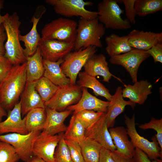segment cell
<instances>
[{
	"label": "cell",
	"instance_id": "obj_37",
	"mask_svg": "<svg viewBox=\"0 0 162 162\" xmlns=\"http://www.w3.org/2000/svg\"><path fill=\"white\" fill-rule=\"evenodd\" d=\"M139 128L143 130L148 129L154 130L157 132L155 136L162 150V118L156 119L152 117L148 123L140 125Z\"/></svg>",
	"mask_w": 162,
	"mask_h": 162
},
{
	"label": "cell",
	"instance_id": "obj_14",
	"mask_svg": "<svg viewBox=\"0 0 162 162\" xmlns=\"http://www.w3.org/2000/svg\"><path fill=\"white\" fill-rule=\"evenodd\" d=\"M85 137L91 139L100 144L103 147L112 152L116 150L108 129L106 113L86 130Z\"/></svg>",
	"mask_w": 162,
	"mask_h": 162
},
{
	"label": "cell",
	"instance_id": "obj_16",
	"mask_svg": "<svg viewBox=\"0 0 162 162\" xmlns=\"http://www.w3.org/2000/svg\"><path fill=\"white\" fill-rule=\"evenodd\" d=\"M7 118L0 122V135L16 133L25 134L28 133L26 127L25 118H22L20 101L9 111Z\"/></svg>",
	"mask_w": 162,
	"mask_h": 162
},
{
	"label": "cell",
	"instance_id": "obj_45",
	"mask_svg": "<svg viewBox=\"0 0 162 162\" xmlns=\"http://www.w3.org/2000/svg\"><path fill=\"white\" fill-rule=\"evenodd\" d=\"M112 154L116 162H132V158L126 157L116 151L112 152Z\"/></svg>",
	"mask_w": 162,
	"mask_h": 162
},
{
	"label": "cell",
	"instance_id": "obj_34",
	"mask_svg": "<svg viewBox=\"0 0 162 162\" xmlns=\"http://www.w3.org/2000/svg\"><path fill=\"white\" fill-rule=\"evenodd\" d=\"M104 113L93 110H83L73 113V114L82 123L86 130L98 120Z\"/></svg>",
	"mask_w": 162,
	"mask_h": 162
},
{
	"label": "cell",
	"instance_id": "obj_27",
	"mask_svg": "<svg viewBox=\"0 0 162 162\" xmlns=\"http://www.w3.org/2000/svg\"><path fill=\"white\" fill-rule=\"evenodd\" d=\"M105 50L110 57L128 52L134 48L130 45L128 35L120 36L112 33L106 37Z\"/></svg>",
	"mask_w": 162,
	"mask_h": 162
},
{
	"label": "cell",
	"instance_id": "obj_17",
	"mask_svg": "<svg viewBox=\"0 0 162 162\" xmlns=\"http://www.w3.org/2000/svg\"><path fill=\"white\" fill-rule=\"evenodd\" d=\"M82 89V94L80 100L76 104L68 107L67 110H70L74 113L83 110L107 112L109 101L102 100L92 95L88 91L87 88H83Z\"/></svg>",
	"mask_w": 162,
	"mask_h": 162
},
{
	"label": "cell",
	"instance_id": "obj_18",
	"mask_svg": "<svg viewBox=\"0 0 162 162\" xmlns=\"http://www.w3.org/2000/svg\"><path fill=\"white\" fill-rule=\"evenodd\" d=\"M45 109L46 118L42 130L52 135L65 131L67 127L64 121L72 111L66 110L59 112L47 107Z\"/></svg>",
	"mask_w": 162,
	"mask_h": 162
},
{
	"label": "cell",
	"instance_id": "obj_15",
	"mask_svg": "<svg viewBox=\"0 0 162 162\" xmlns=\"http://www.w3.org/2000/svg\"><path fill=\"white\" fill-rule=\"evenodd\" d=\"M128 35L130 46L135 49L146 51L154 46L162 43V33L144 31L134 29Z\"/></svg>",
	"mask_w": 162,
	"mask_h": 162
},
{
	"label": "cell",
	"instance_id": "obj_40",
	"mask_svg": "<svg viewBox=\"0 0 162 162\" xmlns=\"http://www.w3.org/2000/svg\"><path fill=\"white\" fill-rule=\"evenodd\" d=\"M13 65L4 56H0V83L8 74Z\"/></svg>",
	"mask_w": 162,
	"mask_h": 162
},
{
	"label": "cell",
	"instance_id": "obj_33",
	"mask_svg": "<svg viewBox=\"0 0 162 162\" xmlns=\"http://www.w3.org/2000/svg\"><path fill=\"white\" fill-rule=\"evenodd\" d=\"M34 82L35 88L44 103L52 98L58 88L44 76Z\"/></svg>",
	"mask_w": 162,
	"mask_h": 162
},
{
	"label": "cell",
	"instance_id": "obj_46",
	"mask_svg": "<svg viewBox=\"0 0 162 162\" xmlns=\"http://www.w3.org/2000/svg\"><path fill=\"white\" fill-rule=\"evenodd\" d=\"M27 162H46L38 157L32 155L28 159Z\"/></svg>",
	"mask_w": 162,
	"mask_h": 162
},
{
	"label": "cell",
	"instance_id": "obj_3",
	"mask_svg": "<svg viewBox=\"0 0 162 162\" xmlns=\"http://www.w3.org/2000/svg\"><path fill=\"white\" fill-rule=\"evenodd\" d=\"M106 28L97 18L86 19L81 18L77 23L74 50L85 48L92 46L102 47L101 38L104 35Z\"/></svg>",
	"mask_w": 162,
	"mask_h": 162
},
{
	"label": "cell",
	"instance_id": "obj_31",
	"mask_svg": "<svg viewBox=\"0 0 162 162\" xmlns=\"http://www.w3.org/2000/svg\"><path fill=\"white\" fill-rule=\"evenodd\" d=\"M86 132L84 126L73 114L65 133L63 134L65 140L79 142L85 138Z\"/></svg>",
	"mask_w": 162,
	"mask_h": 162
},
{
	"label": "cell",
	"instance_id": "obj_1",
	"mask_svg": "<svg viewBox=\"0 0 162 162\" xmlns=\"http://www.w3.org/2000/svg\"><path fill=\"white\" fill-rule=\"evenodd\" d=\"M26 62L13 65L0 83V104L6 110H10L18 102L27 82Z\"/></svg>",
	"mask_w": 162,
	"mask_h": 162
},
{
	"label": "cell",
	"instance_id": "obj_6",
	"mask_svg": "<svg viewBox=\"0 0 162 162\" xmlns=\"http://www.w3.org/2000/svg\"><path fill=\"white\" fill-rule=\"evenodd\" d=\"M97 50L96 47L92 46L81 48L71 52L63 59L60 67L63 73L70 79V84H76L80 71Z\"/></svg>",
	"mask_w": 162,
	"mask_h": 162
},
{
	"label": "cell",
	"instance_id": "obj_19",
	"mask_svg": "<svg viewBox=\"0 0 162 162\" xmlns=\"http://www.w3.org/2000/svg\"><path fill=\"white\" fill-rule=\"evenodd\" d=\"M83 67L84 72L87 74L95 77L100 76L102 77L103 81L104 82L109 83L112 76L122 82L120 79L110 72L106 57L102 54L94 55Z\"/></svg>",
	"mask_w": 162,
	"mask_h": 162
},
{
	"label": "cell",
	"instance_id": "obj_20",
	"mask_svg": "<svg viewBox=\"0 0 162 162\" xmlns=\"http://www.w3.org/2000/svg\"><path fill=\"white\" fill-rule=\"evenodd\" d=\"M122 87L118 86L114 94L112 95L107 107L106 116L108 128L114 127L116 117L124 111L126 106L128 105L134 109L136 104L131 101L125 100L122 96Z\"/></svg>",
	"mask_w": 162,
	"mask_h": 162
},
{
	"label": "cell",
	"instance_id": "obj_48",
	"mask_svg": "<svg viewBox=\"0 0 162 162\" xmlns=\"http://www.w3.org/2000/svg\"><path fill=\"white\" fill-rule=\"evenodd\" d=\"M3 1L0 0V26L2 25L5 18L6 16V14L3 16H2L0 14V10L3 7Z\"/></svg>",
	"mask_w": 162,
	"mask_h": 162
},
{
	"label": "cell",
	"instance_id": "obj_43",
	"mask_svg": "<svg viewBox=\"0 0 162 162\" xmlns=\"http://www.w3.org/2000/svg\"><path fill=\"white\" fill-rule=\"evenodd\" d=\"M98 162H116L113 158L112 152L102 147L100 152Z\"/></svg>",
	"mask_w": 162,
	"mask_h": 162
},
{
	"label": "cell",
	"instance_id": "obj_47",
	"mask_svg": "<svg viewBox=\"0 0 162 162\" xmlns=\"http://www.w3.org/2000/svg\"><path fill=\"white\" fill-rule=\"evenodd\" d=\"M6 110L0 104V122L2 121L3 118L7 116Z\"/></svg>",
	"mask_w": 162,
	"mask_h": 162
},
{
	"label": "cell",
	"instance_id": "obj_22",
	"mask_svg": "<svg viewBox=\"0 0 162 162\" xmlns=\"http://www.w3.org/2000/svg\"><path fill=\"white\" fill-rule=\"evenodd\" d=\"M20 97L22 116L33 109L45 108L44 103L35 88L34 81H27Z\"/></svg>",
	"mask_w": 162,
	"mask_h": 162
},
{
	"label": "cell",
	"instance_id": "obj_38",
	"mask_svg": "<svg viewBox=\"0 0 162 162\" xmlns=\"http://www.w3.org/2000/svg\"><path fill=\"white\" fill-rule=\"evenodd\" d=\"M65 141L73 162H85L79 143L71 140H65Z\"/></svg>",
	"mask_w": 162,
	"mask_h": 162
},
{
	"label": "cell",
	"instance_id": "obj_10",
	"mask_svg": "<svg viewBox=\"0 0 162 162\" xmlns=\"http://www.w3.org/2000/svg\"><path fill=\"white\" fill-rule=\"evenodd\" d=\"M41 131H36L23 134L10 133L0 135V141L9 143L16 150L20 159L27 162L33 155L32 147L34 140Z\"/></svg>",
	"mask_w": 162,
	"mask_h": 162
},
{
	"label": "cell",
	"instance_id": "obj_26",
	"mask_svg": "<svg viewBox=\"0 0 162 162\" xmlns=\"http://www.w3.org/2000/svg\"><path fill=\"white\" fill-rule=\"evenodd\" d=\"M78 76L79 80L77 84L81 88H89L92 89L96 96H101L106 98L109 101L111 100L112 96L109 90L98 80L96 77L87 74L85 72H80Z\"/></svg>",
	"mask_w": 162,
	"mask_h": 162
},
{
	"label": "cell",
	"instance_id": "obj_23",
	"mask_svg": "<svg viewBox=\"0 0 162 162\" xmlns=\"http://www.w3.org/2000/svg\"><path fill=\"white\" fill-rule=\"evenodd\" d=\"M109 131L116 148V151L128 158H132L135 148L128 138L126 128L119 126L110 128Z\"/></svg>",
	"mask_w": 162,
	"mask_h": 162
},
{
	"label": "cell",
	"instance_id": "obj_25",
	"mask_svg": "<svg viewBox=\"0 0 162 162\" xmlns=\"http://www.w3.org/2000/svg\"><path fill=\"white\" fill-rule=\"evenodd\" d=\"M63 59L52 62L43 58L44 69L43 76L58 87H63L70 84V79L62 72L60 67Z\"/></svg>",
	"mask_w": 162,
	"mask_h": 162
},
{
	"label": "cell",
	"instance_id": "obj_2",
	"mask_svg": "<svg viewBox=\"0 0 162 162\" xmlns=\"http://www.w3.org/2000/svg\"><path fill=\"white\" fill-rule=\"evenodd\" d=\"M2 23L7 36L4 44L5 50L4 56L13 65L22 64L26 62V57L21 46L19 39L21 22L16 12L11 15L8 13Z\"/></svg>",
	"mask_w": 162,
	"mask_h": 162
},
{
	"label": "cell",
	"instance_id": "obj_12",
	"mask_svg": "<svg viewBox=\"0 0 162 162\" xmlns=\"http://www.w3.org/2000/svg\"><path fill=\"white\" fill-rule=\"evenodd\" d=\"M60 139L59 134L52 135L42 130L34 141L32 147L33 155L46 162H54V153Z\"/></svg>",
	"mask_w": 162,
	"mask_h": 162
},
{
	"label": "cell",
	"instance_id": "obj_32",
	"mask_svg": "<svg viewBox=\"0 0 162 162\" xmlns=\"http://www.w3.org/2000/svg\"><path fill=\"white\" fill-rule=\"evenodd\" d=\"M134 8L136 15L145 16L161 11L162 0H136Z\"/></svg>",
	"mask_w": 162,
	"mask_h": 162
},
{
	"label": "cell",
	"instance_id": "obj_13",
	"mask_svg": "<svg viewBox=\"0 0 162 162\" xmlns=\"http://www.w3.org/2000/svg\"><path fill=\"white\" fill-rule=\"evenodd\" d=\"M39 47L43 59L52 62L63 59L74 50V43H68L55 40L41 39Z\"/></svg>",
	"mask_w": 162,
	"mask_h": 162
},
{
	"label": "cell",
	"instance_id": "obj_42",
	"mask_svg": "<svg viewBox=\"0 0 162 162\" xmlns=\"http://www.w3.org/2000/svg\"><path fill=\"white\" fill-rule=\"evenodd\" d=\"M132 159V162H161L158 159L152 161L144 152L137 148H135Z\"/></svg>",
	"mask_w": 162,
	"mask_h": 162
},
{
	"label": "cell",
	"instance_id": "obj_41",
	"mask_svg": "<svg viewBox=\"0 0 162 162\" xmlns=\"http://www.w3.org/2000/svg\"><path fill=\"white\" fill-rule=\"evenodd\" d=\"M145 52L152 57L155 63H162V43L156 44Z\"/></svg>",
	"mask_w": 162,
	"mask_h": 162
},
{
	"label": "cell",
	"instance_id": "obj_44",
	"mask_svg": "<svg viewBox=\"0 0 162 162\" xmlns=\"http://www.w3.org/2000/svg\"><path fill=\"white\" fill-rule=\"evenodd\" d=\"M7 39L6 34L2 25L0 26V56H4L5 50L4 43Z\"/></svg>",
	"mask_w": 162,
	"mask_h": 162
},
{
	"label": "cell",
	"instance_id": "obj_39",
	"mask_svg": "<svg viewBox=\"0 0 162 162\" xmlns=\"http://www.w3.org/2000/svg\"><path fill=\"white\" fill-rule=\"evenodd\" d=\"M136 0H118V3H122L124 6L125 14L127 19L130 23L134 25L136 23V14L134 8Z\"/></svg>",
	"mask_w": 162,
	"mask_h": 162
},
{
	"label": "cell",
	"instance_id": "obj_28",
	"mask_svg": "<svg viewBox=\"0 0 162 162\" xmlns=\"http://www.w3.org/2000/svg\"><path fill=\"white\" fill-rule=\"evenodd\" d=\"M27 81H35L43 76L44 69L41 50L38 46L35 53L26 57Z\"/></svg>",
	"mask_w": 162,
	"mask_h": 162
},
{
	"label": "cell",
	"instance_id": "obj_24",
	"mask_svg": "<svg viewBox=\"0 0 162 162\" xmlns=\"http://www.w3.org/2000/svg\"><path fill=\"white\" fill-rule=\"evenodd\" d=\"M46 11L45 8L39 14H38V16H36L34 14L30 22H32L33 25L30 31L26 35L20 34L19 35L20 41L24 43L25 48L23 49V51L26 57L33 55L38 46L41 37L37 31V26L40 19Z\"/></svg>",
	"mask_w": 162,
	"mask_h": 162
},
{
	"label": "cell",
	"instance_id": "obj_35",
	"mask_svg": "<svg viewBox=\"0 0 162 162\" xmlns=\"http://www.w3.org/2000/svg\"><path fill=\"white\" fill-rule=\"evenodd\" d=\"M59 134L60 140L54 153V162H73L64 138V133Z\"/></svg>",
	"mask_w": 162,
	"mask_h": 162
},
{
	"label": "cell",
	"instance_id": "obj_36",
	"mask_svg": "<svg viewBox=\"0 0 162 162\" xmlns=\"http://www.w3.org/2000/svg\"><path fill=\"white\" fill-rule=\"evenodd\" d=\"M20 159L18 155L12 146L0 141V162H17Z\"/></svg>",
	"mask_w": 162,
	"mask_h": 162
},
{
	"label": "cell",
	"instance_id": "obj_21",
	"mask_svg": "<svg viewBox=\"0 0 162 162\" xmlns=\"http://www.w3.org/2000/svg\"><path fill=\"white\" fill-rule=\"evenodd\" d=\"M124 86L122 97L128 98L135 104H143L148 96L152 93V85L147 80L137 81L133 85L124 84Z\"/></svg>",
	"mask_w": 162,
	"mask_h": 162
},
{
	"label": "cell",
	"instance_id": "obj_8",
	"mask_svg": "<svg viewBox=\"0 0 162 162\" xmlns=\"http://www.w3.org/2000/svg\"><path fill=\"white\" fill-rule=\"evenodd\" d=\"M124 118L128 135L135 148L142 150L150 159L154 160L160 157L162 150L155 135L152 138L151 142L140 135L136 128L135 114L130 118L124 115Z\"/></svg>",
	"mask_w": 162,
	"mask_h": 162
},
{
	"label": "cell",
	"instance_id": "obj_11",
	"mask_svg": "<svg viewBox=\"0 0 162 162\" xmlns=\"http://www.w3.org/2000/svg\"><path fill=\"white\" fill-rule=\"evenodd\" d=\"M150 56L145 51L134 49L125 53L110 57V62L120 65L129 73L133 83L137 81L138 70L141 64Z\"/></svg>",
	"mask_w": 162,
	"mask_h": 162
},
{
	"label": "cell",
	"instance_id": "obj_30",
	"mask_svg": "<svg viewBox=\"0 0 162 162\" xmlns=\"http://www.w3.org/2000/svg\"><path fill=\"white\" fill-rule=\"evenodd\" d=\"M78 143L85 162H98L103 147L100 144L86 137Z\"/></svg>",
	"mask_w": 162,
	"mask_h": 162
},
{
	"label": "cell",
	"instance_id": "obj_5",
	"mask_svg": "<svg viewBox=\"0 0 162 162\" xmlns=\"http://www.w3.org/2000/svg\"><path fill=\"white\" fill-rule=\"evenodd\" d=\"M97 18L106 28L119 30L130 28V23L127 19H123L124 13L117 0H103L98 4Z\"/></svg>",
	"mask_w": 162,
	"mask_h": 162
},
{
	"label": "cell",
	"instance_id": "obj_29",
	"mask_svg": "<svg viewBox=\"0 0 162 162\" xmlns=\"http://www.w3.org/2000/svg\"><path fill=\"white\" fill-rule=\"evenodd\" d=\"M28 133L42 130L46 118L45 108H38L29 111L24 117Z\"/></svg>",
	"mask_w": 162,
	"mask_h": 162
},
{
	"label": "cell",
	"instance_id": "obj_9",
	"mask_svg": "<svg viewBox=\"0 0 162 162\" xmlns=\"http://www.w3.org/2000/svg\"><path fill=\"white\" fill-rule=\"evenodd\" d=\"M82 89L77 84L58 87L56 92L49 100L44 103L45 107L62 111L68 106L77 103L80 99Z\"/></svg>",
	"mask_w": 162,
	"mask_h": 162
},
{
	"label": "cell",
	"instance_id": "obj_7",
	"mask_svg": "<svg viewBox=\"0 0 162 162\" xmlns=\"http://www.w3.org/2000/svg\"><path fill=\"white\" fill-rule=\"evenodd\" d=\"M46 2L52 6L55 13L66 17L80 16L86 19L97 18V11L87 10L86 6L93 3L83 0H46Z\"/></svg>",
	"mask_w": 162,
	"mask_h": 162
},
{
	"label": "cell",
	"instance_id": "obj_4",
	"mask_svg": "<svg viewBox=\"0 0 162 162\" xmlns=\"http://www.w3.org/2000/svg\"><path fill=\"white\" fill-rule=\"evenodd\" d=\"M77 23L68 18L59 17L46 24L41 31L43 39L74 43Z\"/></svg>",
	"mask_w": 162,
	"mask_h": 162
}]
</instances>
